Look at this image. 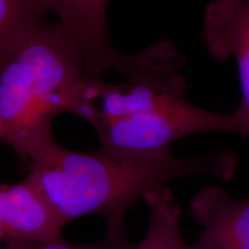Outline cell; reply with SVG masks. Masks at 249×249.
Listing matches in <instances>:
<instances>
[{
	"label": "cell",
	"mask_w": 249,
	"mask_h": 249,
	"mask_svg": "<svg viewBox=\"0 0 249 249\" xmlns=\"http://www.w3.org/2000/svg\"><path fill=\"white\" fill-rule=\"evenodd\" d=\"M149 211L148 229L133 249H187L181 233V209L169 187L143 197Z\"/></svg>",
	"instance_id": "cell-8"
},
{
	"label": "cell",
	"mask_w": 249,
	"mask_h": 249,
	"mask_svg": "<svg viewBox=\"0 0 249 249\" xmlns=\"http://www.w3.org/2000/svg\"><path fill=\"white\" fill-rule=\"evenodd\" d=\"M235 169L236 157L231 152L200 157H177L171 150L130 155L101 148L73 151L57 143L31 163L26 179L65 225L80 217L101 214L107 226H124L130 208L149 193L189 177L229 181Z\"/></svg>",
	"instance_id": "cell-1"
},
{
	"label": "cell",
	"mask_w": 249,
	"mask_h": 249,
	"mask_svg": "<svg viewBox=\"0 0 249 249\" xmlns=\"http://www.w3.org/2000/svg\"><path fill=\"white\" fill-rule=\"evenodd\" d=\"M134 242L124 232V226H107V232L101 240L91 244H71L62 236L50 241L2 246L5 249H133Z\"/></svg>",
	"instance_id": "cell-10"
},
{
	"label": "cell",
	"mask_w": 249,
	"mask_h": 249,
	"mask_svg": "<svg viewBox=\"0 0 249 249\" xmlns=\"http://www.w3.org/2000/svg\"><path fill=\"white\" fill-rule=\"evenodd\" d=\"M0 249H5V248H4V247H2V246H1V245H0Z\"/></svg>",
	"instance_id": "cell-11"
},
{
	"label": "cell",
	"mask_w": 249,
	"mask_h": 249,
	"mask_svg": "<svg viewBox=\"0 0 249 249\" xmlns=\"http://www.w3.org/2000/svg\"><path fill=\"white\" fill-rule=\"evenodd\" d=\"M87 76L79 48L58 22H45L0 60V140L31 163L57 144L52 123L70 113Z\"/></svg>",
	"instance_id": "cell-2"
},
{
	"label": "cell",
	"mask_w": 249,
	"mask_h": 249,
	"mask_svg": "<svg viewBox=\"0 0 249 249\" xmlns=\"http://www.w3.org/2000/svg\"><path fill=\"white\" fill-rule=\"evenodd\" d=\"M65 223L24 179L0 183V245L50 241L60 238Z\"/></svg>",
	"instance_id": "cell-6"
},
{
	"label": "cell",
	"mask_w": 249,
	"mask_h": 249,
	"mask_svg": "<svg viewBox=\"0 0 249 249\" xmlns=\"http://www.w3.org/2000/svg\"><path fill=\"white\" fill-rule=\"evenodd\" d=\"M51 14L45 0H0V60Z\"/></svg>",
	"instance_id": "cell-9"
},
{
	"label": "cell",
	"mask_w": 249,
	"mask_h": 249,
	"mask_svg": "<svg viewBox=\"0 0 249 249\" xmlns=\"http://www.w3.org/2000/svg\"><path fill=\"white\" fill-rule=\"evenodd\" d=\"M191 213L202 233L187 249H249V197L208 186L193 196Z\"/></svg>",
	"instance_id": "cell-7"
},
{
	"label": "cell",
	"mask_w": 249,
	"mask_h": 249,
	"mask_svg": "<svg viewBox=\"0 0 249 249\" xmlns=\"http://www.w3.org/2000/svg\"><path fill=\"white\" fill-rule=\"evenodd\" d=\"M202 37L211 57L235 62L241 98L233 116L240 135L249 138V0L209 2L204 11Z\"/></svg>",
	"instance_id": "cell-5"
},
{
	"label": "cell",
	"mask_w": 249,
	"mask_h": 249,
	"mask_svg": "<svg viewBox=\"0 0 249 249\" xmlns=\"http://www.w3.org/2000/svg\"><path fill=\"white\" fill-rule=\"evenodd\" d=\"M58 23L79 48L87 76L103 77L116 71L124 80L135 81L169 74L177 54L169 42L156 43L136 53H123L112 46L107 31L110 0H45Z\"/></svg>",
	"instance_id": "cell-3"
},
{
	"label": "cell",
	"mask_w": 249,
	"mask_h": 249,
	"mask_svg": "<svg viewBox=\"0 0 249 249\" xmlns=\"http://www.w3.org/2000/svg\"><path fill=\"white\" fill-rule=\"evenodd\" d=\"M95 130L103 150L130 155L171 150L174 142L194 134H240L233 113L205 110L180 96H171L147 111L101 124Z\"/></svg>",
	"instance_id": "cell-4"
}]
</instances>
